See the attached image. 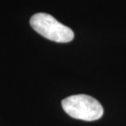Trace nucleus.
Segmentation results:
<instances>
[{"mask_svg":"<svg viewBox=\"0 0 126 126\" xmlns=\"http://www.w3.org/2000/svg\"><path fill=\"white\" fill-rule=\"evenodd\" d=\"M64 111L74 119L94 121L103 115V107L97 99L86 94L72 95L62 102Z\"/></svg>","mask_w":126,"mask_h":126,"instance_id":"f257e3e1","label":"nucleus"},{"mask_svg":"<svg viewBox=\"0 0 126 126\" xmlns=\"http://www.w3.org/2000/svg\"><path fill=\"white\" fill-rule=\"evenodd\" d=\"M30 25L37 33L51 41L69 43L75 37L71 29L60 23L47 13L39 12L33 15L30 20Z\"/></svg>","mask_w":126,"mask_h":126,"instance_id":"f03ea898","label":"nucleus"}]
</instances>
